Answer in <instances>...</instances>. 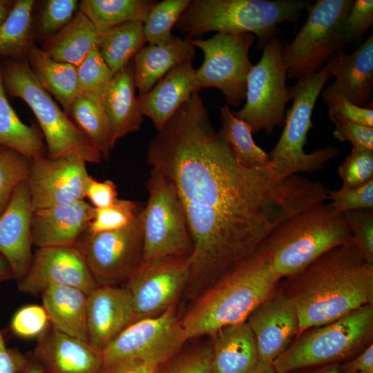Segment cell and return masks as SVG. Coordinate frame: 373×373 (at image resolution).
<instances>
[{"instance_id":"cell-1","label":"cell","mask_w":373,"mask_h":373,"mask_svg":"<svg viewBox=\"0 0 373 373\" xmlns=\"http://www.w3.org/2000/svg\"><path fill=\"white\" fill-rule=\"evenodd\" d=\"M148 164L173 185L193 242L185 289L196 297L246 259L278 225L328 200L326 187L242 165L194 93L149 143Z\"/></svg>"},{"instance_id":"cell-2","label":"cell","mask_w":373,"mask_h":373,"mask_svg":"<svg viewBox=\"0 0 373 373\" xmlns=\"http://www.w3.org/2000/svg\"><path fill=\"white\" fill-rule=\"evenodd\" d=\"M286 278L284 292L296 308L298 334L373 305V264L353 242L327 251Z\"/></svg>"},{"instance_id":"cell-3","label":"cell","mask_w":373,"mask_h":373,"mask_svg":"<svg viewBox=\"0 0 373 373\" xmlns=\"http://www.w3.org/2000/svg\"><path fill=\"white\" fill-rule=\"evenodd\" d=\"M279 280L256 248L194 298L180 318L187 341L203 335L212 336L227 326L246 321Z\"/></svg>"},{"instance_id":"cell-4","label":"cell","mask_w":373,"mask_h":373,"mask_svg":"<svg viewBox=\"0 0 373 373\" xmlns=\"http://www.w3.org/2000/svg\"><path fill=\"white\" fill-rule=\"evenodd\" d=\"M352 242L344 213L322 203L278 225L258 247L280 280L300 272L327 251Z\"/></svg>"},{"instance_id":"cell-5","label":"cell","mask_w":373,"mask_h":373,"mask_svg":"<svg viewBox=\"0 0 373 373\" xmlns=\"http://www.w3.org/2000/svg\"><path fill=\"white\" fill-rule=\"evenodd\" d=\"M311 3L305 0H191L175 24L187 39L216 32L250 33L258 47L276 37L277 26L296 22Z\"/></svg>"},{"instance_id":"cell-6","label":"cell","mask_w":373,"mask_h":373,"mask_svg":"<svg viewBox=\"0 0 373 373\" xmlns=\"http://www.w3.org/2000/svg\"><path fill=\"white\" fill-rule=\"evenodd\" d=\"M1 71L6 95L23 100L35 114L46 141L47 156L75 155L94 164L103 160L99 151L38 82L26 57L1 59Z\"/></svg>"},{"instance_id":"cell-7","label":"cell","mask_w":373,"mask_h":373,"mask_svg":"<svg viewBox=\"0 0 373 373\" xmlns=\"http://www.w3.org/2000/svg\"><path fill=\"white\" fill-rule=\"evenodd\" d=\"M332 77L331 71L325 66L298 79L294 86L288 88L293 104L285 112L281 136L268 153L271 169L279 178L320 171L338 156V149L332 146L320 148L309 153L304 150L307 133L312 126L314 108L323 87Z\"/></svg>"},{"instance_id":"cell-8","label":"cell","mask_w":373,"mask_h":373,"mask_svg":"<svg viewBox=\"0 0 373 373\" xmlns=\"http://www.w3.org/2000/svg\"><path fill=\"white\" fill-rule=\"evenodd\" d=\"M373 305H365L329 323L310 328L272 363L278 373L339 363L361 352L373 333Z\"/></svg>"},{"instance_id":"cell-9","label":"cell","mask_w":373,"mask_h":373,"mask_svg":"<svg viewBox=\"0 0 373 373\" xmlns=\"http://www.w3.org/2000/svg\"><path fill=\"white\" fill-rule=\"evenodd\" d=\"M186 341L174 305L159 316L133 322L119 333L101 352L100 373L141 364L160 367Z\"/></svg>"},{"instance_id":"cell-10","label":"cell","mask_w":373,"mask_h":373,"mask_svg":"<svg viewBox=\"0 0 373 373\" xmlns=\"http://www.w3.org/2000/svg\"><path fill=\"white\" fill-rule=\"evenodd\" d=\"M353 0H317L306 10L307 17L294 40L282 47L289 79H303L318 72L345 44L343 25Z\"/></svg>"},{"instance_id":"cell-11","label":"cell","mask_w":373,"mask_h":373,"mask_svg":"<svg viewBox=\"0 0 373 373\" xmlns=\"http://www.w3.org/2000/svg\"><path fill=\"white\" fill-rule=\"evenodd\" d=\"M146 186L149 195L142 210L144 245L141 264L166 258H189L193 242L184 210L173 184L151 169Z\"/></svg>"},{"instance_id":"cell-12","label":"cell","mask_w":373,"mask_h":373,"mask_svg":"<svg viewBox=\"0 0 373 373\" xmlns=\"http://www.w3.org/2000/svg\"><path fill=\"white\" fill-rule=\"evenodd\" d=\"M282 47L276 37L265 44L260 59L247 76L245 106L233 111L250 126L252 133L263 130L272 135L276 126L285 124L286 104L291 96L286 85Z\"/></svg>"},{"instance_id":"cell-13","label":"cell","mask_w":373,"mask_h":373,"mask_svg":"<svg viewBox=\"0 0 373 373\" xmlns=\"http://www.w3.org/2000/svg\"><path fill=\"white\" fill-rule=\"evenodd\" d=\"M189 40L204 53V61L195 72L200 87L218 88L228 106H239L245 99L247 79L254 66L249 50L254 35L218 32L207 39Z\"/></svg>"},{"instance_id":"cell-14","label":"cell","mask_w":373,"mask_h":373,"mask_svg":"<svg viewBox=\"0 0 373 373\" xmlns=\"http://www.w3.org/2000/svg\"><path fill=\"white\" fill-rule=\"evenodd\" d=\"M142 210L126 227L99 233L86 231L78 243L98 285L125 283L140 267L144 245Z\"/></svg>"},{"instance_id":"cell-15","label":"cell","mask_w":373,"mask_h":373,"mask_svg":"<svg viewBox=\"0 0 373 373\" xmlns=\"http://www.w3.org/2000/svg\"><path fill=\"white\" fill-rule=\"evenodd\" d=\"M189 258H172L141 264L125 282L135 321L159 316L175 305L189 276Z\"/></svg>"},{"instance_id":"cell-16","label":"cell","mask_w":373,"mask_h":373,"mask_svg":"<svg viewBox=\"0 0 373 373\" xmlns=\"http://www.w3.org/2000/svg\"><path fill=\"white\" fill-rule=\"evenodd\" d=\"M86 163L75 155L32 160L27 182L33 211L84 200L92 178Z\"/></svg>"},{"instance_id":"cell-17","label":"cell","mask_w":373,"mask_h":373,"mask_svg":"<svg viewBox=\"0 0 373 373\" xmlns=\"http://www.w3.org/2000/svg\"><path fill=\"white\" fill-rule=\"evenodd\" d=\"M52 285L76 287L87 295L98 286L77 247L37 248L28 271L17 283L20 292L32 295Z\"/></svg>"},{"instance_id":"cell-18","label":"cell","mask_w":373,"mask_h":373,"mask_svg":"<svg viewBox=\"0 0 373 373\" xmlns=\"http://www.w3.org/2000/svg\"><path fill=\"white\" fill-rule=\"evenodd\" d=\"M274 290L246 320L254 336L260 361L269 363L299 334V318L294 304L284 291L276 293Z\"/></svg>"},{"instance_id":"cell-19","label":"cell","mask_w":373,"mask_h":373,"mask_svg":"<svg viewBox=\"0 0 373 373\" xmlns=\"http://www.w3.org/2000/svg\"><path fill=\"white\" fill-rule=\"evenodd\" d=\"M33 211L26 180L17 186L0 215V254L10 264L17 283L25 277L32 260L30 227Z\"/></svg>"},{"instance_id":"cell-20","label":"cell","mask_w":373,"mask_h":373,"mask_svg":"<svg viewBox=\"0 0 373 373\" xmlns=\"http://www.w3.org/2000/svg\"><path fill=\"white\" fill-rule=\"evenodd\" d=\"M326 66L335 81L322 93L325 104L342 97L360 107H367L372 97V34L352 53L342 50L334 54Z\"/></svg>"},{"instance_id":"cell-21","label":"cell","mask_w":373,"mask_h":373,"mask_svg":"<svg viewBox=\"0 0 373 373\" xmlns=\"http://www.w3.org/2000/svg\"><path fill=\"white\" fill-rule=\"evenodd\" d=\"M135 321L132 299L125 287L98 285L88 295V342L99 352Z\"/></svg>"},{"instance_id":"cell-22","label":"cell","mask_w":373,"mask_h":373,"mask_svg":"<svg viewBox=\"0 0 373 373\" xmlns=\"http://www.w3.org/2000/svg\"><path fill=\"white\" fill-rule=\"evenodd\" d=\"M32 359L44 373H100L101 352L51 324L37 338Z\"/></svg>"},{"instance_id":"cell-23","label":"cell","mask_w":373,"mask_h":373,"mask_svg":"<svg viewBox=\"0 0 373 373\" xmlns=\"http://www.w3.org/2000/svg\"><path fill=\"white\" fill-rule=\"evenodd\" d=\"M94 207L84 200L35 210L31 220V238L37 248L77 247L88 230Z\"/></svg>"},{"instance_id":"cell-24","label":"cell","mask_w":373,"mask_h":373,"mask_svg":"<svg viewBox=\"0 0 373 373\" xmlns=\"http://www.w3.org/2000/svg\"><path fill=\"white\" fill-rule=\"evenodd\" d=\"M192 61L172 68L148 93L137 97L142 114L148 117L157 131L200 87Z\"/></svg>"},{"instance_id":"cell-25","label":"cell","mask_w":373,"mask_h":373,"mask_svg":"<svg viewBox=\"0 0 373 373\" xmlns=\"http://www.w3.org/2000/svg\"><path fill=\"white\" fill-rule=\"evenodd\" d=\"M211 373H251L260 362L254 336L246 321L212 336Z\"/></svg>"},{"instance_id":"cell-26","label":"cell","mask_w":373,"mask_h":373,"mask_svg":"<svg viewBox=\"0 0 373 373\" xmlns=\"http://www.w3.org/2000/svg\"><path fill=\"white\" fill-rule=\"evenodd\" d=\"M133 65L128 64L115 73L102 96L109 121L113 142L138 131L143 122L135 95Z\"/></svg>"},{"instance_id":"cell-27","label":"cell","mask_w":373,"mask_h":373,"mask_svg":"<svg viewBox=\"0 0 373 373\" xmlns=\"http://www.w3.org/2000/svg\"><path fill=\"white\" fill-rule=\"evenodd\" d=\"M195 56V48L189 39L173 36L159 45L149 44L135 56L133 71L139 95L148 93L172 68Z\"/></svg>"},{"instance_id":"cell-28","label":"cell","mask_w":373,"mask_h":373,"mask_svg":"<svg viewBox=\"0 0 373 373\" xmlns=\"http://www.w3.org/2000/svg\"><path fill=\"white\" fill-rule=\"evenodd\" d=\"M42 305L50 324L57 330L88 342V295L69 286L52 285L41 294Z\"/></svg>"},{"instance_id":"cell-29","label":"cell","mask_w":373,"mask_h":373,"mask_svg":"<svg viewBox=\"0 0 373 373\" xmlns=\"http://www.w3.org/2000/svg\"><path fill=\"white\" fill-rule=\"evenodd\" d=\"M101 37L89 19L79 10L66 26L45 39L41 49L55 61L77 66L91 50L99 48Z\"/></svg>"},{"instance_id":"cell-30","label":"cell","mask_w":373,"mask_h":373,"mask_svg":"<svg viewBox=\"0 0 373 373\" xmlns=\"http://www.w3.org/2000/svg\"><path fill=\"white\" fill-rule=\"evenodd\" d=\"M26 59L38 82L67 115L79 93L76 67L54 60L35 44L27 52Z\"/></svg>"},{"instance_id":"cell-31","label":"cell","mask_w":373,"mask_h":373,"mask_svg":"<svg viewBox=\"0 0 373 373\" xmlns=\"http://www.w3.org/2000/svg\"><path fill=\"white\" fill-rule=\"evenodd\" d=\"M0 58V146L15 151L33 160L47 156V148L39 127L19 119L10 104L1 77Z\"/></svg>"},{"instance_id":"cell-32","label":"cell","mask_w":373,"mask_h":373,"mask_svg":"<svg viewBox=\"0 0 373 373\" xmlns=\"http://www.w3.org/2000/svg\"><path fill=\"white\" fill-rule=\"evenodd\" d=\"M68 116L77 128L99 151L103 159H108L115 144L102 97L79 93L73 101Z\"/></svg>"},{"instance_id":"cell-33","label":"cell","mask_w":373,"mask_h":373,"mask_svg":"<svg viewBox=\"0 0 373 373\" xmlns=\"http://www.w3.org/2000/svg\"><path fill=\"white\" fill-rule=\"evenodd\" d=\"M155 3L152 0H82L79 10L102 35L125 23H144Z\"/></svg>"},{"instance_id":"cell-34","label":"cell","mask_w":373,"mask_h":373,"mask_svg":"<svg viewBox=\"0 0 373 373\" xmlns=\"http://www.w3.org/2000/svg\"><path fill=\"white\" fill-rule=\"evenodd\" d=\"M221 127L218 132L243 166L271 169L268 154L258 146L249 124L237 117L226 104L220 108Z\"/></svg>"},{"instance_id":"cell-35","label":"cell","mask_w":373,"mask_h":373,"mask_svg":"<svg viewBox=\"0 0 373 373\" xmlns=\"http://www.w3.org/2000/svg\"><path fill=\"white\" fill-rule=\"evenodd\" d=\"M146 43L140 21L123 23L102 35L100 53L113 75L125 68Z\"/></svg>"},{"instance_id":"cell-36","label":"cell","mask_w":373,"mask_h":373,"mask_svg":"<svg viewBox=\"0 0 373 373\" xmlns=\"http://www.w3.org/2000/svg\"><path fill=\"white\" fill-rule=\"evenodd\" d=\"M34 0H17L0 27V58L26 57L35 44L32 28Z\"/></svg>"},{"instance_id":"cell-37","label":"cell","mask_w":373,"mask_h":373,"mask_svg":"<svg viewBox=\"0 0 373 373\" xmlns=\"http://www.w3.org/2000/svg\"><path fill=\"white\" fill-rule=\"evenodd\" d=\"M191 0H164L150 10L144 22V32L146 42L151 45L162 44L173 35L171 30Z\"/></svg>"},{"instance_id":"cell-38","label":"cell","mask_w":373,"mask_h":373,"mask_svg":"<svg viewBox=\"0 0 373 373\" xmlns=\"http://www.w3.org/2000/svg\"><path fill=\"white\" fill-rule=\"evenodd\" d=\"M32 160L9 149L0 152V215L17 186L27 180Z\"/></svg>"},{"instance_id":"cell-39","label":"cell","mask_w":373,"mask_h":373,"mask_svg":"<svg viewBox=\"0 0 373 373\" xmlns=\"http://www.w3.org/2000/svg\"><path fill=\"white\" fill-rule=\"evenodd\" d=\"M143 207L135 201L117 199L109 207L94 208L87 231L99 233L122 229L134 220Z\"/></svg>"},{"instance_id":"cell-40","label":"cell","mask_w":373,"mask_h":373,"mask_svg":"<svg viewBox=\"0 0 373 373\" xmlns=\"http://www.w3.org/2000/svg\"><path fill=\"white\" fill-rule=\"evenodd\" d=\"M75 67L79 93L102 97L114 75L103 59L99 48L91 50Z\"/></svg>"},{"instance_id":"cell-41","label":"cell","mask_w":373,"mask_h":373,"mask_svg":"<svg viewBox=\"0 0 373 373\" xmlns=\"http://www.w3.org/2000/svg\"><path fill=\"white\" fill-rule=\"evenodd\" d=\"M77 0H48L41 12L37 33L45 39L54 35L75 17L79 8Z\"/></svg>"},{"instance_id":"cell-42","label":"cell","mask_w":373,"mask_h":373,"mask_svg":"<svg viewBox=\"0 0 373 373\" xmlns=\"http://www.w3.org/2000/svg\"><path fill=\"white\" fill-rule=\"evenodd\" d=\"M341 189H352L373 180V151L352 148L338 167Z\"/></svg>"},{"instance_id":"cell-43","label":"cell","mask_w":373,"mask_h":373,"mask_svg":"<svg viewBox=\"0 0 373 373\" xmlns=\"http://www.w3.org/2000/svg\"><path fill=\"white\" fill-rule=\"evenodd\" d=\"M50 325L48 314L43 305H27L18 309L10 322V332L23 338H37Z\"/></svg>"},{"instance_id":"cell-44","label":"cell","mask_w":373,"mask_h":373,"mask_svg":"<svg viewBox=\"0 0 373 373\" xmlns=\"http://www.w3.org/2000/svg\"><path fill=\"white\" fill-rule=\"evenodd\" d=\"M352 241L363 258L373 264V211L372 209L348 211L344 213Z\"/></svg>"},{"instance_id":"cell-45","label":"cell","mask_w":373,"mask_h":373,"mask_svg":"<svg viewBox=\"0 0 373 373\" xmlns=\"http://www.w3.org/2000/svg\"><path fill=\"white\" fill-rule=\"evenodd\" d=\"M178 354L160 365L155 373H211V346Z\"/></svg>"},{"instance_id":"cell-46","label":"cell","mask_w":373,"mask_h":373,"mask_svg":"<svg viewBox=\"0 0 373 373\" xmlns=\"http://www.w3.org/2000/svg\"><path fill=\"white\" fill-rule=\"evenodd\" d=\"M327 195L328 200L332 201V207L343 213L352 210L372 209L373 180L352 189L328 190Z\"/></svg>"},{"instance_id":"cell-47","label":"cell","mask_w":373,"mask_h":373,"mask_svg":"<svg viewBox=\"0 0 373 373\" xmlns=\"http://www.w3.org/2000/svg\"><path fill=\"white\" fill-rule=\"evenodd\" d=\"M372 24L373 1H353L343 25L345 43L361 37Z\"/></svg>"},{"instance_id":"cell-48","label":"cell","mask_w":373,"mask_h":373,"mask_svg":"<svg viewBox=\"0 0 373 373\" xmlns=\"http://www.w3.org/2000/svg\"><path fill=\"white\" fill-rule=\"evenodd\" d=\"M329 119L336 122H348L373 128V108L360 107L342 97L334 98L326 104Z\"/></svg>"},{"instance_id":"cell-49","label":"cell","mask_w":373,"mask_h":373,"mask_svg":"<svg viewBox=\"0 0 373 373\" xmlns=\"http://www.w3.org/2000/svg\"><path fill=\"white\" fill-rule=\"evenodd\" d=\"M334 124L335 139L341 142H349L357 150L373 151V128L342 121Z\"/></svg>"},{"instance_id":"cell-50","label":"cell","mask_w":373,"mask_h":373,"mask_svg":"<svg viewBox=\"0 0 373 373\" xmlns=\"http://www.w3.org/2000/svg\"><path fill=\"white\" fill-rule=\"evenodd\" d=\"M85 198L94 208L109 207L118 199L117 185L110 180L99 182L92 177L86 187Z\"/></svg>"},{"instance_id":"cell-51","label":"cell","mask_w":373,"mask_h":373,"mask_svg":"<svg viewBox=\"0 0 373 373\" xmlns=\"http://www.w3.org/2000/svg\"><path fill=\"white\" fill-rule=\"evenodd\" d=\"M28 357L17 348L8 347L0 330V373H19Z\"/></svg>"},{"instance_id":"cell-52","label":"cell","mask_w":373,"mask_h":373,"mask_svg":"<svg viewBox=\"0 0 373 373\" xmlns=\"http://www.w3.org/2000/svg\"><path fill=\"white\" fill-rule=\"evenodd\" d=\"M341 373H373V344L370 343L361 352L338 364Z\"/></svg>"},{"instance_id":"cell-53","label":"cell","mask_w":373,"mask_h":373,"mask_svg":"<svg viewBox=\"0 0 373 373\" xmlns=\"http://www.w3.org/2000/svg\"><path fill=\"white\" fill-rule=\"evenodd\" d=\"M339 363L327 364L300 370L291 373H341Z\"/></svg>"},{"instance_id":"cell-54","label":"cell","mask_w":373,"mask_h":373,"mask_svg":"<svg viewBox=\"0 0 373 373\" xmlns=\"http://www.w3.org/2000/svg\"><path fill=\"white\" fill-rule=\"evenodd\" d=\"M159 367L149 364H141L122 370L116 373H155Z\"/></svg>"},{"instance_id":"cell-55","label":"cell","mask_w":373,"mask_h":373,"mask_svg":"<svg viewBox=\"0 0 373 373\" xmlns=\"http://www.w3.org/2000/svg\"><path fill=\"white\" fill-rule=\"evenodd\" d=\"M11 279H14V276L10 265L0 254V284Z\"/></svg>"},{"instance_id":"cell-56","label":"cell","mask_w":373,"mask_h":373,"mask_svg":"<svg viewBox=\"0 0 373 373\" xmlns=\"http://www.w3.org/2000/svg\"><path fill=\"white\" fill-rule=\"evenodd\" d=\"M15 1L0 0V27L9 15Z\"/></svg>"},{"instance_id":"cell-57","label":"cell","mask_w":373,"mask_h":373,"mask_svg":"<svg viewBox=\"0 0 373 373\" xmlns=\"http://www.w3.org/2000/svg\"><path fill=\"white\" fill-rule=\"evenodd\" d=\"M19 373H44L40 367L32 359L28 358V361Z\"/></svg>"},{"instance_id":"cell-58","label":"cell","mask_w":373,"mask_h":373,"mask_svg":"<svg viewBox=\"0 0 373 373\" xmlns=\"http://www.w3.org/2000/svg\"><path fill=\"white\" fill-rule=\"evenodd\" d=\"M251 373H278L272 363L260 361Z\"/></svg>"},{"instance_id":"cell-59","label":"cell","mask_w":373,"mask_h":373,"mask_svg":"<svg viewBox=\"0 0 373 373\" xmlns=\"http://www.w3.org/2000/svg\"><path fill=\"white\" fill-rule=\"evenodd\" d=\"M4 149H6V148L1 147V146H0V152H1L2 150H3Z\"/></svg>"}]
</instances>
